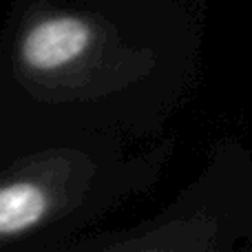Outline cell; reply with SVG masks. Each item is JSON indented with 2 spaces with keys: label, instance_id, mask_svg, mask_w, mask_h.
I'll use <instances>...</instances> for the list:
<instances>
[{
  "label": "cell",
  "instance_id": "obj_1",
  "mask_svg": "<svg viewBox=\"0 0 252 252\" xmlns=\"http://www.w3.org/2000/svg\"><path fill=\"white\" fill-rule=\"evenodd\" d=\"M91 44V29L78 18H49L22 42V62L33 71H56L73 62Z\"/></svg>",
  "mask_w": 252,
  "mask_h": 252
},
{
  "label": "cell",
  "instance_id": "obj_2",
  "mask_svg": "<svg viewBox=\"0 0 252 252\" xmlns=\"http://www.w3.org/2000/svg\"><path fill=\"white\" fill-rule=\"evenodd\" d=\"M53 208V192L44 182L20 177L7 182L0 190V237H22L49 217Z\"/></svg>",
  "mask_w": 252,
  "mask_h": 252
}]
</instances>
